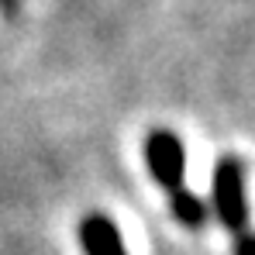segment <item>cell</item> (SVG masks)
<instances>
[{"label": "cell", "instance_id": "1", "mask_svg": "<svg viewBox=\"0 0 255 255\" xmlns=\"http://www.w3.org/2000/svg\"><path fill=\"white\" fill-rule=\"evenodd\" d=\"M214 211L221 224L242 238L249 235V197H245V166L231 155H224L214 169Z\"/></svg>", "mask_w": 255, "mask_h": 255}, {"label": "cell", "instance_id": "2", "mask_svg": "<svg viewBox=\"0 0 255 255\" xmlns=\"http://www.w3.org/2000/svg\"><path fill=\"white\" fill-rule=\"evenodd\" d=\"M145 162L152 176L169 190H183V176H186V152H183V141L172 134V131H152L148 141H145Z\"/></svg>", "mask_w": 255, "mask_h": 255}, {"label": "cell", "instance_id": "3", "mask_svg": "<svg viewBox=\"0 0 255 255\" xmlns=\"http://www.w3.org/2000/svg\"><path fill=\"white\" fill-rule=\"evenodd\" d=\"M80 238H83L86 255H128L121 231L114 228V221L107 214H90L80 224Z\"/></svg>", "mask_w": 255, "mask_h": 255}, {"label": "cell", "instance_id": "4", "mask_svg": "<svg viewBox=\"0 0 255 255\" xmlns=\"http://www.w3.org/2000/svg\"><path fill=\"white\" fill-rule=\"evenodd\" d=\"M169 197H172V214H176L186 228H200V224H204L207 207H204V204H200L186 186H183V190H176V193H169Z\"/></svg>", "mask_w": 255, "mask_h": 255}, {"label": "cell", "instance_id": "5", "mask_svg": "<svg viewBox=\"0 0 255 255\" xmlns=\"http://www.w3.org/2000/svg\"><path fill=\"white\" fill-rule=\"evenodd\" d=\"M235 255H255V235H242V238H235Z\"/></svg>", "mask_w": 255, "mask_h": 255}]
</instances>
